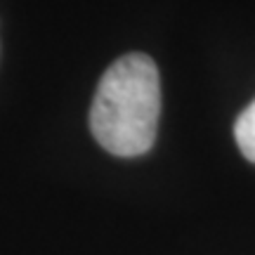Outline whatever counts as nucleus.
Returning a JSON list of instances; mask_svg holds the SVG:
<instances>
[{"label": "nucleus", "instance_id": "obj_1", "mask_svg": "<svg viewBox=\"0 0 255 255\" xmlns=\"http://www.w3.org/2000/svg\"><path fill=\"white\" fill-rule=\"evenodd\" d=\"M161 78L151 57L132 52L104 71L90 109L95 139L114 156H142L156 142Z\"/></svg>", "mask_w": 255, "mask_h": 255}, {"label": "nucleus", "instance_id": "obj_2", "mask_svg": "<svg viewBox=\"0 0 255 255\" xmlns=\"http://www.w3.org/2000/svg\"><path fill=\"white\" fill-rule=\"evenodd\" d=\"M234 139H237L239 151L251 163H255V100L239 114L237 123H234Z\"/></svg>", "mask_w": 255, "mask_h": 255}]
</instances>
